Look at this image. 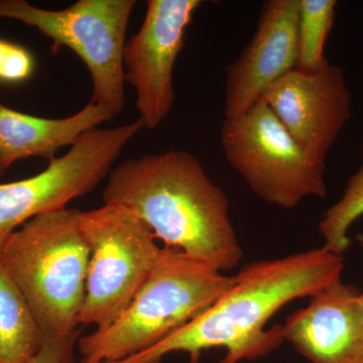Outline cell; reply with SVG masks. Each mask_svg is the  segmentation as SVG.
Instances as JSON below:
<instances>
[{"instance_id": "ba28073f", "label": "cell", "mask_w": 363, "mask_h": 363, "mask_svg": "<svg viewBox=\"0 0 363 363\" xmlns=\"http://www.w3.org/2000/svg\"><path fill=\"white\" fill-rule=\"evenodd\" d=\"M140 118L113 128L87 131L64 156L23 180L0 184V245L30 219L64 209L101 183L124 147L143 128Z\"/></svg>"}, {"instance_id": "30bf717a", "label": "cell", "mask_w": 363, "mask_h": 363, "mask_svg": "<svg viewBox=\"0 0 363 363\" xmlns=\"http://www.w3.org/2000/svg\"><path fill=\"white\" fill-rule=\"evenodd\" d=\"M260 99L313 162L326 159L352 114V94L342 68L327 63L315 73L291 71Z\"/></svg>"}, {"instance_id": "8fae6325", "label": "cell", "mask_w": 363, "mask_h": 363, "mask_svg": "<svg viewBox=\"0 0 363 363\" xmlns=\"http://www.w3.org/2000/svg\"><path fill=\"white\" fill-rule=\"evenodd\" d=\"M300 0H267L257 30L240 56L226 67L225 119L238 118L274 83L297 68Z\"/></svg>"}, {"instance_id": "52a82bcc", "label": "cell", "mask_w": 363, "mask_h": 363, "mask_svg": "<svg viewBox=\"0 0 363 363\" xmlns=\"http://www.w3.org/2000/svg\"><path fill=\"white\" fill-rule=\"evenodd\" d=\"M226 161L269 204L294 209L306 197H325V169L303 152L262 99L242 116L224 118Z\"/></svg>"}, {"instance_id": "5bb4252c", "label": "cell", "mask_w": 363, "mask_h": 363, "mask_svg": "<svg viewBox=\"0 0 363 363\" xmlns=\"http://www.w3.org/2000/svg\"><path fill=\"white\" fill-rule=\"evenodd\" d=\"M44 339L32 309L0 262V363H28Z\"/></svg>"}, {"instance_id": "e0dca14e", "label": "cell", "mask_w": 363, "mask_h": 363, "mask_svg": "<svg viewBox=\"0 0 363 363\" xmlns=\"http://www.w3.org/2000/svg\"><path fill=\"white\" fill-rule=\"evenodd\" d=\"M35 68V58L26 48L0 39V82H25L32 77Z\"/></svg>"}, {"instance_id": "5b68a950", "label": "cell", "mask_w": 363, "mask_h": 363, "mask_svg": "<svg viewBox=\"0 0 363 363\" xmlns=\"http://www.w3.org/2000/svg\"><path fill=\"white\" fill-rule=\"evenodd\" d=\"M135 0H78L63 11L33 6L26 0H0V18L33 26L52 40V52L67 47L84 62L93 83L91 102L123 112V50Z\"/></svg>"}, {"instance_id": "9a60e30c", "label": "cell", "mask_w": 363, "mask_h": 363, "mask_svg": "<svg viewBox=\"0 0 363 363\" xmlns=\"http://www.w3.org/2000/svg\"><path fill=\"white\" fill-rule=\"evenodd\" d=\"M336 7L335 0H300L296 70L315 73L328 63L325 44L335 21Z\"/></svg>"}, {"instance_id": "4fadbf2b", "label": "cell", "mask_w": 363, "mask_h": 363, "mask_svg": "<svg viewBox=\"0 0 363 363\" xmlns=\"http://www.w3.org/2000/svg\"><path fill=\"white\" fill-rule=\"evenodd\" d=\"M113 117L92 102L74 116L57 119L28 116L0 102V164L7 171L21 160L50 161L61 147L73 145L87 131Z\"/></svg>"}, {"instance_id": "6da1fadb", "label": "cell", "mask_w": 363, "mask_h": 363, "mask_svg": "<svg viewBox=\"0 0 363 363\" xmlns=\"http://www.w3.org/2000/svg\"><path fill=\"white\" fill-rule=\"evenodd\" d=\"M343 267L342 255L324 247L245 264L233 285L200 316L147 350L102 363H160L181 351L196 362L201 351L217 347L226 350L221 363L257 359L284 341L281 325L266 329L269 318L340 279Z\"/></svg>"}, {"instance_id": "ffe728a7", "label": "cell", "mask_w": 363, "mask_h": 363, "mask_svg": "<svg viewBox=\"0 0 363 363\" xmlns=\"http://www.w3.org/2000/svg\"><path fill=\"white\" fill-rule=\"evenodd\" d=\"M6 171L4 168H2L1 164H0V176L6 175Z\"/></svg>"}, {"instance_id": "8992f818", "label": "cell", "mask_w": 363, "mask_h": 363, "mask_svg": "<svg viewBox=\"0 0 363 363\" xmlns=\"http://www.w3.org/2000/svg\"><path fill=\"white\" fill-rule=\"evenodd\" d=\"M79 221L90 250L80 324L104 329L130 306L162 248L149 227L118 205L80 211Z\"/></svg>"}, {"instance_id": "7c38bea8", "label": "cell", "mask_w": 363, "mask_h": 363, "mask_svg": "<svg viewBox=\"0 0 363 363\" xmlns=\"http://www.w3.org/2000/svg\"><path fill=\"white\" fill-rule=\"evenodd\" d=\"M360 291L336 279L281 325L284 340L312 363H363Z\"/></svg>"}, {"instance_id": "3957f363", "label": "cell", "mask_w": 363, "mask_h": 363, "mask_svg": "<svg viewBox=\"0 0 363 363\" xmlns=\"http://www.w3.org/2000/svg\"><path fill=\"white\" fill-rule=\"evenodd\" d=\"M77 209L38 215L0 245V262L39 323L44 337L78 330L90 250Z\"/></svg>"}, {"instance_id": "ac0fdd59", "label": "cell", "mask_w": 363, "mask_h": 363, "mask_svg": "<svg viewBox=\"0 0 363 363\" xmlns=\"http://www.w3.org/2000/svg\"><path fill=\"white\" fill-rule=\"evenodd\" d=\"M80 334L78 329L68 335L45 337L39 352L28 363H73Z\"/></svg>"}, {"instance_id": "2e32d148", "label": "cell", "mask_w": 363, "mask_h": 363, "mask_svg": "<svg viewBox=\"0 0 363 363\" xmlns=\"http://www.w3.org/2000/svg\"><path fill=\"white\" fill-rule=\"evenodd\" d=\"M363 215V162L347 182L342 197L326 210L319 231L329 252L342 255L350 247V226Z\"/></svg>"}, {"instance_id": "277c9868", "label": "cell", "mask_w": 363, "mask_h": 363, "mask_svg": "<svg viewBox=\"0 0 363 363\" xmlns=\"http://www.w3.org/2000/svg\"><path fill=\"white\" fill-rule=\"evenodd\" d=\"M235 276L162 248L149 279L113 323L80 336L81 363L117 362L161 342L200 316L233 285Z\"/></svg>"}, {"instance_id": "9c48e42d", "label": "cell", "mask_w": 363, "mask_h": 363, "mask_svg": "<svg viewBox=\"0 0 363 363\" xmlns=\"http://www.w3.org/2000/svg\"><path fill=\"white\" fill-rule=\"evenodd\" d=\"M201 0H147L140 30L125 43L124 79L136 95L145 128L155 130L175 101L173 71L185 33Z\"/></svg>"}, {"instance_id": "7a4b0ae2", "label": "cell", "mask_w": 363, "mask_h": 363, "mask_svg": "<svg viewBox=\"0 0 363 363\" xmlns=\"http://www.w3.org/2000/svg\"><path fill=\"white\" fill-rule=\"evenodd\" d=\"M102 197L104 204L130 210L166 247L219 272L235 269L242 259L228 198L190 152L126 160L111 169Z\"/></svg>"}, {"instance_id": "d6986e66", "label": "cell", "mask_w": 363, "mask_h": 363, "mask_svg": "<svg viewBox=\"0 0 363 363\" xmlns=\"http://www.w3.org/2000/svg\"><path fill=\"white\" fill-rule=\"evenodd\" d=\"M357 240L359 241L360 245H362L363 250V234H359V235L357 236ZM360 301H362V307L363 312V293H362V295H360Z\"/></svg>"}]
</instances>
